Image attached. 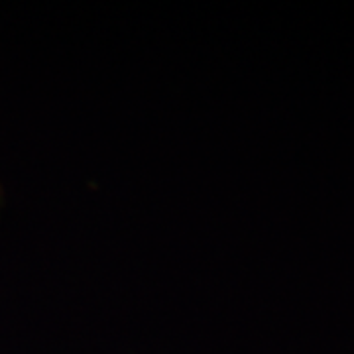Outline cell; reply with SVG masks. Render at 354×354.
Wrapping results in <instances>:
<instances>
[{
	"label": "cell",
	"instance_id": "1",
	"mask_svg": "<svg viewBox=\"0 0 354 354\" xmlns=\"http://www.w3.org/2000/svg\"><path fill=\"white\" fill-rule=\"evenodd\" d=\"M2 205H4V191H2V185H0V211H2Z\"/></svg>",
	"mask_w": 354,
	"mask_h": 354
}]
</instances>
